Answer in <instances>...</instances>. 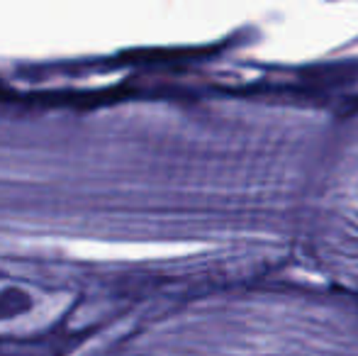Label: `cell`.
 Returning a JSON list of instances; mask_svg holds the SVG:
<instances>
[{
    "instance_id": "cell-1",
    "label": "cell",
    "mask_w": 358,
    "mask_h": 356,
    "mask_svg": "<svg viewBox=\"0 0 358 356\" xmlns=\"http://www.w3.org/2000/svg\"><path fill=\"white\" fill-rule=\"evenodd\" d=\"M32 308V295L22 288H5L0 290V320H10L24 315Z\"/></svg>"
}]
</instances>
